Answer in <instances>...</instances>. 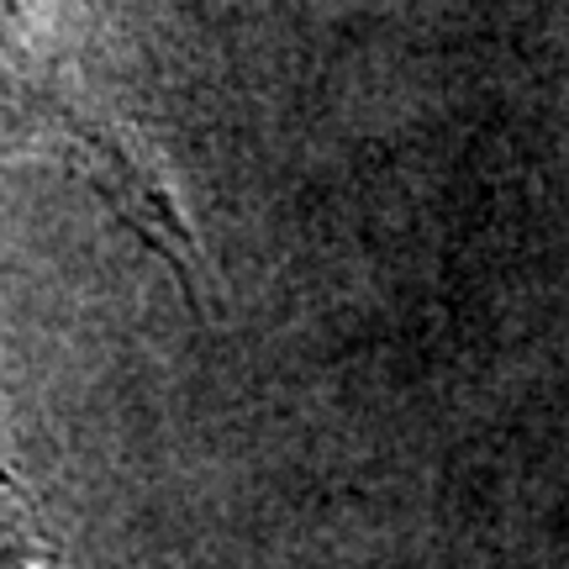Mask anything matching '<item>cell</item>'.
Returning <instances> with one entry per match:
<instances>
[{"label": "cell", "mask_w": 569, "mask_h": 569, "mask_svg": "<svg viewBox=\"0 0 569 569\" xmlns=\"http://www.w3.org/2000/svg\"><path fill=\"white\" fill-rule=\"evenodd\" d=\"M0 153H38L80 174L184 301L211 311L206 248L101 84L84 0H0Z\"/></svg>", "instance_id": "1"}, {"label": "cell", "mask_w": 569, "mask_h": 569, "mask_svg": "<svg viewBox=\"0 0 569 569\" xmlns=\"http://www.w3.org/2000/svg\"><path fill=\"white\" fill-rule=\"evenodd\" d=\"M0 569H69L27 480L0 448Z\"/></svg>", "instance_id": "2"}]
</instances>
